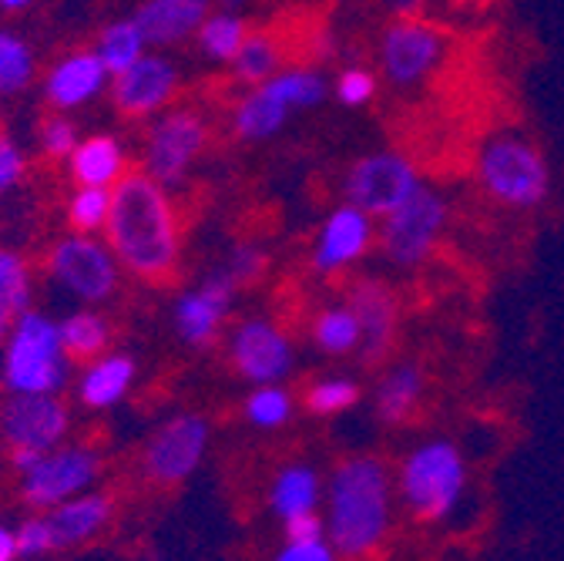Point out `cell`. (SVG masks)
Listing matches in <instances>:
<instances>
[{"label":"cell","mask_w":564,"mask_h":561,"mask_svg":"<svg viewBox=\"0 0 564 561\" xmlns=\"http://www.w3.org/2000/svg\"><path fill=\"white\" fill-rule=\"evenodd\" d=\"M101 477V454L88 444H61L21 474V501L31 511H47L67 498L91 490Z\"/></svg>","instance_id":"12"},{"label":"cell","mask_w":564,"mask_h":561,"mask_svg":"<svg viewBox=\"0 0 564 561\" xmlns=\"http://www.w3.org/2000/svg\"><path fill=\"white\" fill-rule=\"evenodd\" d=\"M249 34H252V28H249L246 14L219 8V11H212L202 21V28L195 34V44H198L205 61H212V64H232Z\"/></svg>","instance_id":"28"},{"label":"cell","mask_w":564,"mask_h":561,"mask_svg":"<svg viewBox=\"0 0 564 561\" xmlns=\"http://www.w3.org/2000/svg\"><path fill=\"white\" fill-rule=\"evenodd\" d=\"M352 313L360 320L364 330V343H360V354L357 360L364 367H380L397 346V333H400V300L390 290L387 279L377 276H357L349 283L346 293Z\"/></svg>","instance_id":"19"},{"label":"cell","mask_w":564,"mask_h":561,"mask_svg":"<svg viewBox=\"0 0 564 561\" xmlns=\"http://www.w3.org/2000/svg\"><path fill=\"white\" fill-rule=\"evenodd\" d=\"M182 88V75L175 61L152 47L149 54H141L131 67H124L121 75L111 78V105L124 118H155L165 108H172L175 95Z\"/></svg>","instance_id":"18"},{"label":"cell","mask_w":564,"mask_h":561,"mask_svg":"<svg viewBox=\"0 0 564 561\" xmlns=\"http://www.w3.org/2000/svg\"><path fill=\"white\" fill-rule=\"evenodd\" d=\"M111 216V188L101 185H75L67 198V223L75 233H105Z\"/></svg>","instance_id":"35"},{"label":"cell","mask_w":564,"mask_h":561,"mask_svg":"<svg viewBox=\"0 0 564 561\" xmlns=\"http://www.w3.org/2000/svg\"><path fill=\"white\" fill-rule=\"evenodd\" d=\"M242 413L252 428L259 431H279L286 428L293 413H296V397L282 387V384H259L249 390L246 403H242Z\"/></svg>","instance_id":"34"},{"label":"cell","mask_w":564,"mask_h":561,"mask_svg":"<svg viewBox=\"0 0 564 561\" xmlns=\"http://www.w3.org/2000/svg\"><path fill=\"white\" fill-rule=\"evenodd\" d=\"M208 441L212 428L202 413H175L149 438L145 454H141V471L162 487L182 484L202 467Z\"/></svg>","instance_id":"14"},{"label":"cell","mask_w":564,"mask_h":561,"mask_svg":"<svg viewBox=\"0 0 564 561\" xmlns=\"http://www.w3.org/2000/svg\"><path fill=\"white\" fill-rule=\"evenodd\" d=\"M423 390H427V374H423L420 364H413V360L393 364L373 390L377 420L387 428H403L406 420L420 410Z\"/></svg>","instance_id":"26"},{"label":"cell","mask_w":564,"mask_h":561,"mask_svg":"<svg viewBox=\"0 0 564 561\" xmlns=\"http://www.w3.org/2000/svg\"><path fill=\"white\" fill-rule=\"evenodd\" d=\"M111 88V72L98 51H67L44 75V98L54 111H75L91 105Z\"/></svg>","instance_id":"20"},{"label":"cell","mask_w":564,"mask_h":561,"mask_svg":"<svg viewBox=\"0 0 564 561\" xmlns=\"http://www.w3.org/2000/svg\"><path fill=\"white\" fill-rule=\"evenodd\" d=\"M377 246V219L364 213L360 205L339 202L329 208L319 223L310 249V266L316 276H339L346 269H357Z\"/></svg>","instance_id":"15"},{"label":"cell","mask_w":564,"mask_h":561,"mask_svg":"<svg viewBox=\"0 0 564 561\" xmlns=\"http://www.w3.org/2000/svg\"><path fill=\"white\" fill-rule=\"evenodd\" d=\"M138 377V364L128 354H118V349H105L101 357L88 360L85 370L75 380V400L85 410H111L115 403H121L131 390Z\"/></svg>","instance_id":"23"},{"label":"cell","mask_w":564,"mask_h":561,"mask_svg":"<svg viewBox=\"0 0 564 561\" xmlns=\"http://www.w3.org/2000/svg\"><path fill=\"white\" fill-rule=\"evenodd\" d=\"M236 279L219 266V269H212L205 272L195 287H188L178 300H175V310H172V320H175V333L182 343L188 346H212L229 316H232V306H236Z\"/></svg>","instance_id":"17"},{"label":"cell","mask_w":564,"mask_h":561,"mask_svg":"<svg viewBox=\"0 0 564 561\" xmlns=\"http://www.w3.org/2000/svg\"><path fill=\"white\" fill-rule=\"evenodd\" d=\"M282 538L290 541H313V538H326V521L319 511L310 515H296L290 521H282Z\"/></svg>","instance_id":"43"},{"label":"cell","mask_w":564,"mask_h":561,"mask_svg":"<svg viewBox=\"0 0 564 561\" xmlns=\"http://www.w3.org/2000/svg\"><path fill=\"white\" fill-rule=\"evenodd\" d=\"M61 326V339L70 360H95L101 357L108 343H111V323L95 310V306H78L70 310L67 316L57 320Z\"/></svg>","instance_id":"29"},{"label":"cell","mask_w":564,"mask_h":561,"mask_svg":"<svg viewBox=\"0 0 564 561\" xmlns=\"http://www.w3.org/2000/svg\"><path fill=\"white\" fill-rule=\"evenodd\" d=\"M51 535H54V551L82 548L95 541L115 518V498L105 490H85L78 498H67L54 508L44 511Z\"/></svg>","instance_id":"21"},{"label":"cell","mask_w":564,"mask_h":561,"mask_svg":"<svg viewBox=\"0 0 564 561\" xmlns=\"http://www.w3.org/2000/svg\"><path fill=\"white\" fill-rule=\"evenodd\" d=\"M223 269L236 279V287L242 290V287L259 283V279L265 276V269H269V256H265L256 242H236V246L226 252Z\"/></svg>","instance_id":"39"},{"label":"cell","mask_w":564,"mask_h":561,"mask_svg":"<svg viewBox=\"0 0 564 561\" xmlns=\"http://www.w3.org/2000/svg\"><path fill=\"white\" fill-rule=\"evenodd\" d=\"M377 95H380V78L367 64L352 61V64L339 67V75L333 78V98L349 111L370 108L377 101Z\"/></svg>","instance_id":"36"},{"label":"cell","mask_w":564,"mask_h":561,"mask_svg":"<svg viewBox=\"0 0 564 561\" xmlns=\"http://www.w3.org/2000/svg\"><path fill=\"white\" fill-rule=\"evenodd\" d=\"M229 364L252 387L282 384L296 367V346L275 320L246 316L229 330Z\"/></svg>","instance_id":"13"},{"label":"cell","mask_w":564,"mask_h":561,"mask_svg":"<svg viewBox=\"0 0 564 561\" xmlns=\"http://www.w3.org/2000/svg\"><path fill=\"white\" fill-rule=\"evenodd\" d=\"M208 14H212V0H145L131 18L145 31L152 47L165 51L195 41Z\"/></svg>","instance_id":"22"},{"label":"cell","mask_w":564,"mask_h":561,"mask_svg":"<svg viewBox=\"0 0 564 561\" xmlns=\"http://www.w3.org/2000/svg\"><path fill=\"white\" fill-rule=\"evenodd\" d=\"M67 172L75 179V185L115 188L128 172V152L121 145V138L111 131H95L82 138L78 149L67 155Z\"/></svg>","instance_id":"25"},{"label":"cell","mask_w":564,"mask_h":561,"mask_svg":"<svg viewBox=\"0 0 564 561\" xmlns=\"http://www.w3.org/2000/svg\"><path fill=\"white\" fill-rule=\"evenodd\" d=\"M70 434V407L61 393H8L0 400V441L8 447L54 451Z\"/></svg>","instance_id":"16"},{"label":"cell","mask_w":564,"mask_h":561,"mask_svg":"<svg viewBox=\"0 0 564 561\" xmlns=\"http://www.w3.org/2000/svg\"><path fill=\"white\" fill-rule=\"evenodd\" d=\"M14 316H18V310H14L4 296H0V346H4V339H8V333H11Z\"/></svg>","instance_id":"47"},{"label":"cell","mask_w":564,"mask_h":561,"mask_svg":"<svg viewBox=\"0 0 564 561\" xmlns=\"http://www.w3.org/2000/svg\"><path fill=\"white\" fill-rule=\"evenodd\" d=\"M208 121L195 108H165L149 118L145 142H141V169L165 188H182L208 149Z\"/></svg>","instance_id":"10"},{"label":"cell","mask_w":564,"mask_h":561,"mask_svg":"<svg viewBox=\"0 0 564 561\" xmlns=\"http://www.w3.org/2000/svg\"><path fill=\"white\" fill-rule=\"evenodd\" d=\"M397 505L410 521L437 528L457 518L467 498V457L451 438H427L413 444L393 467Z\"/></svg>","instance_id":"3"},{"label":"cell","mask_w":564,"mask_h":561,"mask_svg":"<svg viewBox=\"0 0 564 561\" xmlns=\"http://www.w3.org/2000/svg\"><path fill=\"white\" fill-rule=\"evenodd\" d=\"M34 4V0H0V11L4 14H21Z\"/></svg>","instance_id":"48"},{"label":"cell","mask_w":564,"mask_h":561,"mask_svg":"<svg viewBox=\"0 0 564 561\" xmlns=\"http://www.w3.org/2000/svg\"><path fill=\"white\" fill-rule=\"evenodd\" d=\"M272 561H343V558H339V551L333 548L329 538H313V541L282 538V544L272 554Z\"/></svg>","instance_id":"42"},{"label":"cell","mask_w":564,"mask_h":561,"mask_svg":"<svg viewBox=\"0 0 564 561\" xmlns=\"http://www.w3.org/2000/svg\"><path fill=\"white\" fill-rule=\"evenodd\" d=\"M105 239L121 269L141 283H162L182 262V223L172 188L145 169L124 172L111 188V216Z\"/></svg>","instance_id":"1"},{"label":"cell","mask_w":564,"mask_h":561,"mask_svg":"<svg viewBox=\"0 0 564 561\" xmlns=\"http://www.w3.org/2000/svg\"><path fill=\"white\" fill-rule=\"evenodd\" d=\"M390 18H413L431 8V0H377Z\"/></svg>","instance_id":"44"},{"label":"cell","mask_w":564,"mask_h":561,"mask_svg":"<svg viewBox=\"0 0 564 561\" xmlns=\"http://www.w3.org/2000/svg\"><path fill=\"white\" fill-rule=\"evenodd\" d=\"M18 551H21V558H44V554H51L54 551V535H51V525H47V518H44V511H34L31 518H24L18 528Z\"/></svg>","instance_id":"40"},{"label":"cell","mask_w":564,"mask_h":561,"mask_svg":"<svg viewBox=\"0 0 564 561\" xmlns=\"http://www.w3.org/2000/svg\"><path fill=\"white\" fill-rule=\"evenodd\" d=\"M480 195L511 213H538L551 198V162L531 138L518 131L490 134L474 155Z\"/></svg>","instance_id":"4"},{"label":"cell","mask_w":564,"mask_h":561,"mask_svg":"<svg viewBox=\"0 0 564 561\" xmlns=\"http://www.w3.org/2000/svg\"><path fill=\"white\" fill-rule=\"evenodd\" d=\"M360 400H364V387L349 374L316 377L303 393V407L310 417H343L352 407H360Z\"/></svg>","instance_id":"30"},{"label":"cell","mask_w":564,"mask_h":561,"mask_svg":"<svg viewBox=\"0 0 564 561\" xmlns=\"http://www.w3.org/2000/svg\"><path fill=\"white\" fill-rule=\"evenodd\" d=\"M78 142H82V131H78V125L70 121L67 115L57 111V115L44 118L41 134H37V145H41V152L47 159H64L67 162V155L78 149Z\"/></svg>","instance_id":"38"},{"label":"cell","mask_w":564,"mask_h":561,"mask_svg":"<svg viewBox=\"0 0 564 561\" xmlns=\"http://www.w3.org/2000/svg\"><path fill=\"white\" fill-rule=\"evenodd\" d=\"M323 495H326V477L319 474V467L306 461H290L272 474L265 501L279 521H290L296 515L319 511Z\"/></svg>","instance_id":"24"},{"label":"cell","mask_w":564,"mask_h":561,"mask_svg":"<svg viewBox=\"0 0 564 561\" xmlns=\"http://www.w3.org/2000/svg\"><path fill=\"white\" fill-rule=\"evenodd\" d=\"M229 67H232V78L236 82H242L249 88L252 85H262V82H269L279 72V67H282V47H279V41L272 34L252 31Z\"/></svg>","instance_id":"32"},{"label":"cell","mask_w":564,"mask_h":561,"mask_svg":"<svg viewBox=\"0 0 564 561\" xmlns=\"http://www.w3.org/2000/svg\"><path fill=\"white\" fill-rule=\"evenodd\" d=\"M447 57V34L423 14L390 18L377 37L380 78L397 91L427 85Z\"/></svg>","instance_id":"9"},{"label":"cell","mask_w":564,"mask_h":561,"mask_svg":"<svg viewBox=\"0 0 564 561\" xmlns=\"http://www.w3.org/2000/svg\"><path fill=\"white\" fill-rule=\"evenodd\" d=\"M121 262L108 239H98L91 233L61 236L47 252V279L57 293L67 300H78L82 306H101L108 303L121 287Z\"/></svg>","instance_id":"8"},{"label":"cell","mask_w":564,"mask_h":561,"mask_svg":"<svg viewBox=\"0 0 564 561\" xmlns=\"http://www.w3.org/2000/svg\"><path fill=\"white\" fill-rule=\"evenodd\" d=\"M333 95V82L313 64H290L252 85L232 108V134L246 145H262L290 125L293 111H313Z\"/></svg>","instance_id":"6"},{"label":"cell","mask_w":564,"mask_h":561,"mask_svg":"<svg viewBox=\"0 0 564 561\" xmlns=\"http://www.w3.org/2000/svg\"><path fill=\"white\" fill-rule=\"evenodd\" d=\"M451 226V202L423 182L400 208L377 223V249L393 269H420L431 262Z\"/></svg>","instance_id":"7"},{"label":"cell","mask_w":564,"mask_h":561,"mask_svg":"<svg viewBox=\"0 0 564 561\" xmlns=\"http://www.w3.org/2000/svg\"><path fill=\"white\" fill-rule=\"evenodd\" d=\"M47 451H28V447H11V467H14V474L21 477V474H28L41 457H44Z\"/></svg>","instance_id":"45"},{"label":"cell","mask_w":564,"mask_h":561,"mask_svg":"<svg viewBox=\"0 0 564 561\" xmlns=\"http://www.w3.org/2000/svg\"><path fill=\"white\" fill-rule=\"evenodd\" d=\"M259 4H265V0H223V8L239 11V14H246L249 8H259Z\"/></svg>","instance_id":"49"},{"label":"cell","mask_w":564,"mask_h":561,"mask_svg":"<svg viewBox=\"0 0 564 561\" xmlns=\"http://www.w3.org/2000/svg\"><path fill=\"white\" fill-rule=\"evenodd\" d=\"M420 185L423 179L410 155L380 149V152H367L349 162V169L343 172L339 192L346 202L360 205L364 213H370L380 223L393 208H400Z\"/></svg>","instance_id":"11"},{"label":"cell","mask_w":564,"mask_h":561,"mask_svg":"<svg viewBox=\"0 0 564 561\" xmlns=\"http://www.w3.org/2000/svg\"><path fill=\"white\" fill-rule=\"evenodd\" d=\"M28 175V155L18 145V138L0 131V195L14 192Z\"/></svg>","instance_id":"41"},{"label":"cell","mask_w":564,"mask_h":561,"mask_svg":"<svg viewBox=\"0 0 564 561\" xmlns=\"http://www.w3.org/2000/svg\"><path fill=\"white\" fill-rule=\"evenodd\" d=\"M326 538L343 561L377 558L397 521L393 467L377 454H349L326 474L323 495Z\"/></svg>","instance_id":"2"},{"label":"cell","mask_w":564,"mask_h":561,"mask_svg":"<svg viewBox=\"0 0 564 561\" xmlns=\"http://www.w3.org/2000/svg\"><path fill=\"white\" fill-rule=\"evenodd\" d=\"M70 360L54 316L28 306L14 316L0 346V387L4 393H61L70 380Z\"/></svg>","instance_id":"5"},{"label":"cell","mask_w":564,"mask_h":561,"mask_svg":"<svg viewBox=\"0 0 564 561\" xmlns=\"http://www.w3.org/2000/svg\"><path fill=\"white\" fill-rule=\"evenodd\" d=\"M21 551H18V531L11 525L0 521V561H18Z\"/></svg>","instance_id":"46"},{"label":"cell","mask_w":564,"mask_h":561,"mask_svg":"<svg viewBox=\"0 0 564 561\" xmlns=\"http://www.w3.org/2000/svg\"><path fill=\"white\" fill-rule=\"evenodd\" d=\"M0 296H4L18 313L31 306L34 300V279L31 266L21 252L0 246Z\"/></svg>","instance_id":"37"},{"label":"cell","mask_w":564,"mask_h":561,"mask_svg":"<svg viewBox=\"0 0 564 561\" xmlns=\"http://www.w3.org/2000/svg\"><path fill=\"white\" fill-rule=\"evenodd\" d=\"M34 47L14 34V31H0V98H14L34 85Z\"/></svg>","instance_id":"33"},{"label":"cell","mask_w":564,"mask_h":561,"mask_svg":"<svg viewBox=\"0 0 564 561\" xmlns=\"http://www.w3.org/2000/svg\"><path fill=\"white\" fill-rule=\"evenodd\" d=\"M105 61V67L115 75H121L124 67H131L141 54H149L152 44L145 37V31L138 28L134 18H121V21H111L101 34H98V47H95Z\"/></svg>","instance_id":"31"},{"label":"cell","mask_w":564,"mask_h":561,"mask_svg":"<svg viewBox=\"0 0 564 561\" xmlns=\"http://www.w3.org/2000/svg\"><path fill=\"white\" fill-rule=\"evenodd\" d=\"M310 339L323 357H333V360L357 357L360 343H364V330H360V320L352 313L349 300L323 306L310 323Z\"/></svg>","instance_id":"27"}]
</instances>
